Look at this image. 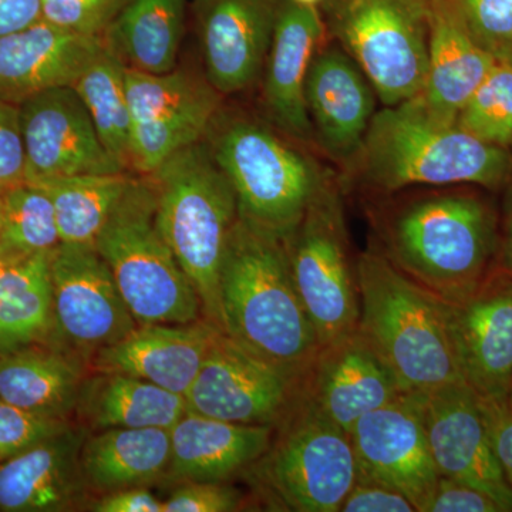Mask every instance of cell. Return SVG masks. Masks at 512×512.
<instances>
[{"label":"cell","instance_id":"cell-13","mask_svg":"<svg viewBox=\"0 0 512 512\" xmlns=\"http://www.w3.org/2000/svg\"><path fill=\"white\" fill-rule=\"evenodd\" d=\"M355 450L356 480L399 491L426 512L440 474L424 427L421 394L402 393L365 414L349 433Z\"/></svg>","mask_w":512,"mask_h":512},{"label":"cell","instance_id":"cell-6","mask_svg":"<svg viewBox=\"0 0 512 512\" xmlns=\"http://www.w3.org/2000/svg\"><path fill=\"white\" fill-rule=\"evenodd\" d=\"M204 140L234 187L239 218L281 238L330 175L311 148L242 110L221 106Z\"/></svg>","mask_w":512,"mask_h":512},{"label":"cell","instance_id":"cell-12","mask_svg":"<svg viewBox=\"0 0 512 512\" xmlns=\"http://www.w3.org/2000/svg\"><path fill=\"white\" fill-rule=\"evenodd\" d=\"M301 384L220 332L185 402L201 416L276 427L298 402Z\"/></svg>","mask_w":512,"mask_h":512},{"label":"cell","instance_id":"cell-27","mask_svg":"<svg viewBox=\"0 0 512 512\" xmlns=\"http://www.w3.org/2000/svg\"><path fill=\"white\" fill-rule=\"evenodd\" d=\"M74 412L90 429H168L188 412L185 397L117 372L83 380Z\"/></svg>","mask_w":512,"mask_h":512},{"label":"cell","instance_id":"cell-10","mask_svg":"<svg viewBox=\"0 0 512 512\" xmlns=\"http://www.w3.org/2000/svg\"><path fill=\"white\" fill-rule=\"evenodd\" d=\"M330 28L384 107L419 96L429 70L430 0H333Z\"/></svg>","mask_w":512,"mask_h":512},{"label":"cell","instance_id":"cell-24","mask_svg":"<svg viewBox=\"0 0 512 512\" xmlns=\"http://www.w3.org/2000/svg\"><path fill=\"white\" fill-rule=\"evenodd\" d=\"M87 433L70 426L0 461V511L59 512L79 505L87 487L80 453Z\"/></svg>","mask_w":512,"mask_h":512},{"label":"cell","instance_id":"cell-4","mask_svg":"<svg viewBox=\"0 0 512 512\" xmlns=\"http://www.w3.org/2000/svg\"><path fill=\"white\" fill-rule=\"evenodd\" d=\"M147 177L156 194L158 229L200 296L202 316L224 332L220 276L239 220L234 187L204 138L178 150Z\"/></svg>","mask_w":512,"mask_h":512},{"label":"cell","instance_id":"cell-3","mask_svg":"<svg viewBox=\"0 0 512 512\" xmlns=\"http://www.w3.org/2000/svg\"><path fill=\"white\" fill-rule=\"evenodd\" d=\"M512 173L508 148L431 116L419 96L376 111L350 175L389 195L412 187L500 188Z\"/></svg>","mask_w":512,"mask_h":512},{"label":"cell","instance_id":"cell-1","mask_svg":"<svg viewBox=\"0 0 512 512\" xmlns=\"http://www.w3.org/2000/svg\"><path fill=\"white\" fill-rule=\"evenodd\" d=\"M220 303L225 335L302 382L320 343L284 238L239 218L222 262Z\"/></svg>","mask_w":512,"mask_h":512},{"label":"cell","instance_id":"cell-39","mask_svg":"<svg viewBox=\"0 0 512 512\" xmlns=\"http://www.w3.org/2000/svg\"><path fill=\"white\" fill-rule=\"evenodd\" d=\"M241 508V495L218 481L181 483L163 501V512H231Z\"/></svg>","mask_w":512,"mask_h":512},{"label":"cell","instance_id":"cell-38","mask_svg":"<svg viewBox=\"0 0 512 512\" xmlns=\"http://www.w3.org/2000/svg\"><path fill=\"white\" fill-rule=\"evenodd\" d=\"M42 19L77 35L103 37L127 0H39Z\"/></svg>","mask_w":512,"mask_h":512},{"label":"cell","instance_id":"cell-41","mask_svg":"<svg viewBox=\"0 0 512 512\" xmlns=\"http://www.w3.org/2000/svg\"><path fill=\"white\" fill-rule=\"evenodd\" d=\"M426 512H504L490 495L471 485L440 477Z\"/></svg>","mask_w":512,"mask_h":512},{"label":"cell","instance_id":"cell-19","mask_svg":"<svg viewBox=\"0 0 512 512\" xmlns=\"http://www.w3.org/2000/svg\"><path fill=\"white\" fill-rule=\"evenodd\" d=\"M305 96L316 148L350 173L376 113L375 89L342 46L322 45Z\"/></svg>","mask_w":512,"mask_h":512},{"label":"cell","instance_id":"cell-43","mask_svg":"<svg viewBox=\"0 0 512 512\" xmlns=\"http://www.w3.org/2000/svg\"><path fill=\"white\" fill-rule=\"evenodd\" d=\"M485 420L490 431L495 456L512 487V407L505 399H483Z\"/></svg>","mask_w":512,"mask_h":512},{"label":"cell","instance_id":"cell-36","mask_svg":"<svg viewBox=\"0 0 512 512\" xmlns=\"http://www.w3.org/2000/svg\"><path fill=\"white\" fill-rule=\"evenodd\" d=\"M478 45L497 59L512 45V0H448Z\"/></svg>","mask_w":512,"mask_h":512},{"label":"cell","instance_id":"cell-5","mask_svg":"<svg viewBox=\"0 0 512 512\" xmlns=\"http://www.w3.org/2000/svg\"><path fill=\"white\" fill-rule=\"evenodd\" d=\"M356 276L357 330L392 370L403 393L424 394L463 380L443 299L403 274L380 249L357 258Z\"/></svg>","mask_w":512,"mask_h":512},{"label":"cell","instance_id":"cell-42","mask_svg":"<svg viewBox=\"0 0 512 512\" xmlns=\"http://www.w3.org/2000/svg\"><path fill=\"white\" fill-rule=\"evenodd\" d=\"M342 512H416L409 498L386 485L356 480L343 501Z\"/></svg>","mask_w":512,"mask_h":512},{"label":"cell","instance_id":"cell-21","mask_svg":"<svg viewBox=\"0 0 512 512\" xmlns=\"http://www.w3.org/2000/svg\"><path fill=\"white\" fill-rule=\"evenodd\" d=\"M326 36L316 6L279 0L274 37L264 69L266 120L303 146L316 148L305 87L313 56Z\"/></svg>","mask_w":512,"mask_h":512},{"label":"cell","instance_id":"cell-30","mask_svg":"<svg viewBox=\"0 0 512 512\" xmlns=\"http://www.w3.org/2000/svg\"><path fill=\"white\" fill-rule=\"evenodd\" d=\"M52 256L0 259V356L47 345L55 336Z\"/></svg>","mask_w":512,"mask_h":512},{"label":"cell","instance_id":"cell-49","mask_svg":"<svg viewBox=\"0 0 512 512\" xmlns=\"http://www.w3.org/2000/svg\"><path fill=\"white\" fill-rule=\"evenodd\" d=\"M507 402L510 403V406L512 407V380L510 384V389H508Z\"/></svg>","mask_w":512,"mask_h":512},{"label":"cell","instance_id":"cell-31","mask_svg":"<svg viewBox=\"0 0 512 512\" xmlns=\"http://www.w3.org/2000/svg\"><path fill=\"white\" fill-rule=\"evenodd\" d=\"M83 380L76 360L47 345L0 356V400L28 412L67 419Z\"/></svg>","mask_w":512,"mask_h":512},{"label":"cell","instance_id":"cell-44","mask_svg":"<svg viewBox=\"0 0 512 512\" xmlns=\"http://www.w3.org/2000/svg\"><path fill=\"white\" fill-rule=\"evenodd\" d=\"M90 507L96 512H163V501L146 487H133L104 494Z\"/></svg>","mask_w":512,"mask_h":512},{"label":"cell","instance_id":"cell-46","mask_svg":"<svg viewBox=\"0 0 512 512\" xmlns=\"http://www.w3.org/2000/svg\"><path fill=\"white\" fill-rule=\"evenodd\" d=\"M497 269L512 278V208L505 222L504 232L500 237Z\"/></svg>","mask_w":512,"mask_h":512},{"label":"cell","instance_id":"cell-37","mask_svg":"<svg viewBox=\"0 0 512 512\" xmlns=\"http://www.w3.org/2000/svg\"><path fill=\"white\" fill-rule=\"evenodd\" d=\"M69 427L67 419L28 412L0 400V461L18 456Z\"/></svg>","mask_w":512,"mask_h":512},{"label":"cell","instance_id":"cell-48","mask_svg":"<svg viewBox=\"0 0 512 512\" xmlns=\"http://www.w3.org/2000/svg\"><path fill=\"white\" fill-rule=\"evenodd\" d=\"M293 2L301 3V5L316 6L318 3L323 2V0H293Z\"/></svg>","mask_w":512,"mask_h":512},{"label":"cell","instance_id":"cell-8","mask_svg":"<svg viewBox=\"0 0 512 512\" xmlns=\"http://www.w3.org/2000/svg\"><path fill=\"white\" fill-rule=\"evenodd\" d=\"M264 456L248 470L266 497L293 512H339L356 483L349 433L299 396Z\"/></svg>","mask_w":512,"mask_h":512},{"label":"cell","instance_id":"cell-29","mask_svg":"<svg viewBox=\"0 0 512 512\" xmlns=\"http://www.w3.org/2000/svg\"><path fill=\"white\" fill-rule=\"evenodd\" d=\"M185 0H127L104 32V47L127 69L165 74L177 69Z\"/></svg>","mask_w":512,"mask_h":512},{"label":"cell","instance_id":"cell-9","mask_svg":"<svg viewBox=\"0 0 512 512\" xmlns=\"http://www.w3.org/2000/svg\"><path fill=\"white\" fill-rule=\"evenodd\" d=\"M284 241L293 282L320 348L356 332L360 318L356 264L349 255L340 187L332 175Z\"/></svg>","mask_w":512,"mask_h":512},{"label":"cell","instance_id":"cell-47","mask_svg":"<svg viewBox=\"0 0 512 512\" xmlns=\"http://www.w3.org/2000/svg\"><path fill=\"white\" fill-rule=\"evenodd\" d=\"M497 60H503V62H507L508 64H511L512 66V45L508 47L507 50L503 53V55L498 56Z\"/></svg>","mask_w":512,"mask_h":512},{"label":"cell","instance_id":"cell-40","mask_svg":"<svg viewBox=\"0 0 512 512\" xmlns=\"http://www.w3.org/2000/svg\"><path fill=\"white\" fill-rule=\"evenodd\" d=\"M26 181V148L18 104L0 100V191Z\"/></svg>","mask_w":512,"mask_h":512},{"label":"cell","instance_id":"cell-14","mask_svg":"<svg viewBox=\"0 0 512 512\" xmlns=\"http://www.w3.org/2000/svg\"><path fill=\"white\" fill-rule=\"evenodd\" d=\"M55 336L83 355L119 342L138 323L96 247L60 245L50 261Z\"/></svg>","mask_w":512,"mask_h":512},{"label":"cell","instance_id":"cell-25","mask_svg":"<svg viewBox=\"0 0 512 512\" xmlns=\"http://www.w3.org/2000/svg\"><path fill=\"white\" fill-rule=\"evenodd\" d=\"M495 62L448 0H430L429 70L419 99L431 116L457 124Z\"/></svg>","mask_w":512,"mask_h":512},{"label":"cell","instance_id":"cell-50","mask_svg":"<svg viewBox=\"0 0 512 512\" xmlns=\"http://www.w3.org/2000/svg\"><path fill=\"white\" fill-rule=\"evenodd\" d=\"M510 147L512 148V141H511V146Z\"/></svg>","mask_w":512,"mask_h":512},{"label":"cell","instance_id":"cell-16","mask_svg":"<svg viewBox=\"0 0 512 512\" xmlns=\"http://www.w3.org/2000/svg\"><path fill=\"white\" fill-rule=\"evenodd\" d=\"M18 106L26 180L127 173L101 144L92 116L72 86L45 90Z\"/></svg>","mask_w":512,"mask_h":512},{"label":"cell","instance_id":"cell-45","mask_svg":"<svg viewBox=\"0 0 512 512\" xmlns=\"http://www.w3.org/2000/svg\"><path fill=\"white\" fill-rule=\"evenodd\" d=\"M40 19L39 0H0V37L29 28Z\"/></svg>","mask_w":512,"mask_h":512},{"label":"cell","instance_id":"cell-22","mask_svg":"<svg viewBox=\"0 0 512 512\" xmlns=\"http://www.w3.org/2000/svg\"><path fill=\"white\" fill-rule=\"evenodd\" d=\"M103 49L101 37L67 32L43 19L0 37V100L20 104L45 90L73 86Z\"/></svg>","mask_w":512,"mask_h":512},{"label":"cell","instance_id":"cell-26","mask_svg":"<svg viewBox=\"0 0 512 512\" xmlns=\"http://www.w3.org/2000/svg\"><path fill=\"white\" fill-rule=\"evenodd\" d=\"M275 427L229 423L190 412L170 429L168 480L177 483L218 481L247 471L274 437Z\"/></svg>","mask_w":512,"mask_h":512},{"label":"cell","instance_id":"cell-32","mask_svg":"<svg viewBox=\"0 0 512 512\" xmlns=\"http://www.w3.org/2000/svg\"><path fill=\"white\" fill-rule=\"evenodd\" d=\"M134 177L133 173H117L37 181L55 207L62 244L96 247L101 229Z\"/></svg>","mask_w":512,"mask_h":512},{"label":"cell","instance_id":"cell-35","mask_svg":"<svg viewBox=\"0 0 512 512\" xmlns=\"http://www.w3.org/2000/svg\"><path fill=\"white\" fill-rule=\"evenodd\" d=\"M457 126L488 144L508 148L512 141V66L497 60L467 101Z\"/></svg>","mask_w":512,"mask_h":512},{"label":"cell","instance_id":"cell-2","mask_svg":"<svg viewBox=\"0 0 512 512\" xmlns=\"http://www.w3.org/2000/svg\"><path fill=\"white\" fill-rule=\"evenodd\" d=\"M379 235L380 251L446 302L470 295L497 271V215L476 192L427 191L397 202L380 220Z\"/></svg>","mask_w":512,"mask_h":512},{"label":"cell","instance_id":"cell-15","mask_svg":"<svg viewBox=\"0 0 512 512\" xmlns=\"http://www.w3.org/2000/svg\"><path fill=\"white\" fill-rule=\"evenodd\" d=\"M424 427L440 477L478 488L512 512V487L500 466L481 397L466 382L421 394Z\"/></svg>","mask_w":512,"mask_h":512},{"label":"cell","instance_id":"cell-28","mask_svg":"<svg viewBox=\"0 0 512 512\" xmlns=\"http://www.w3.org/2000/svg\"><path fill=\"white\" fill-rule=\"evenodd\" d=\"M168 429H107L87 436L80 453L87 487L97 493L147 487L167 476Z\"/></svg>","mask_w":512,"mask_h":512},{"label":"cell","instance_id":"cell-18","mask_svg":"<svg viewBox=\"0 0 512 512\" xmlns=\"http://www.w3.org/2000/svg\"><path fill=\"white\" fill-rule=\"evenodd\" d=\"M279 0H195L205 77L224 96L244 93L264 74Z\"/></svg>","mask_w":512,"mask_h":512},{"label":"cell","instance_id":"cell-17","mask_svg":"<svg viewBox=\"0 0 512 512\" xmlns=\"http://www.w3.org/2000/svg\"><path fill=\"white\" fill-rule=\"evenodd\" d=\"M460 375L483 399H505L512 380V278L495 271L476 291L446 302Z\"/></svg>","mask_w":512,"mask_h":512},{"label":"cell","instance_id":"cell-20","mask_svg":"<svg viewBox=\"0 0 512 512\" xmlns=\"http://www.w3.org/2000/svg\"><path fill=\"white\" fill-rule=\"evenodd\" d=\"M402 393L392 370L359 330L320 348L301 386L302 399L346 433L360 417Z\"/></svg>","mask_w":512,"mask_h":512},{"label":"cell","instance_id":"cell-34","mask_svg":"<svg viewBox=\"0 0 512 512\" xmlns=\"http://www.w3.org/2000/svg\"><path fill=\"white\" fill-rule=\"evenodd\" d=\"M62 245L49 194L32 181L0 191V259L53 255Z\"/></svg>","mask_w":512,"mask_h":512},{"label":"cell","instance_id":"cell-7","mask_svg":"<svg viewBox=\"0 0 512 512\" xmlns=\"http://www.w3.org/2000/svg\"><path fill=\"white\" fill-rule=\"evenodd\" d=\"M138 325H185L201 320L200 296L156 221V194L136 175L96 241Z\"/></svg>","mask_w":512,"mask_h":512},{"label":"cell","instance_id":"cell-33","mask_svg":"<svg viewBox=\"0 0 512 512\" xmlns=\"http://www.w3.org/2000/svg\"><path fill=\"white\" fill-rule=\"evenodd\" d=\"M72 87L86 104L107 153L124 171L133 173L126 66L104 47Z\"/></svg>","mask_w":512,"mask_h":512},{"label":"cell","instance_id":"cell-11","mask_svg":"<svg viewBox=\"0 0 512 512\" xmlns=\"http://www.w3.org/2000/svg\"><path fill=\"white\" fill-rule=\"evenodd\" d=\"M133 173L148 175L181 148L204 138L222 96L207 77L174 69L147 74L126 67Z\"/></svg>","mask_w":512,"mask_h":512},{"label":"cell","instance_id":"cell-23","mask_svg":"<svg viewBox=\"0 0 512 512\" xmlns=\"http://www.w3.org/2000/svg\"><path fill=\"white\" fill-rule=\"evenodd\" d=\"M220 332L205 319L185 325H138L93 359L99 372L138 377L185 397Z\"/></svg>","mask_w":512,"mask_h":512}]
</instances>
